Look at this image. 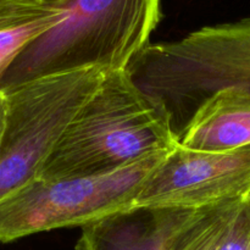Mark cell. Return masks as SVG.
<instances>
[{
    "label": "cell",
    "mask_w": 250,
    "mask_h": 250,
    "mask_svg": "<svg viewBox=\"0 0 250 250\" xmlns=\"http://www.w3.org/2000/svg\"><path fill=\"white\" fill-rule=\"evenodd\" d=\"M250 199V146L192 150L180 143L146 180L136 207L195 210Z\"/></svg>",
    "instance_id": "obj_6"
},
{
    "label": "cell",
    "mask_w": 250,
    "mask_h": 250,
    "mask_svg": "<svg viewBox=\"0 0 250 250\" xmlns=\"http://www.w3.org/2000/svg\"><path fill=\"white\" fill-rule=\"evenodd\" d=\"M167 154L100 176L29 181L0 199V243L58 229H83L132 209Z\"/></svg>",
    "instance_id": "obj_4"
},
{
    "label": "cell",
    "mask_w": 250,
    "mask_h": 250,
    "mask_svg": "<svg viewBox=\"0 0 250 250\" xmlns=\"http://www.w3.org/2000/svg\"><path fill=\"white\" fill-rule=\"evenodd\" d=\"M7 95L4 90L0 88V141L4 134L5 127H6V120H7Z\"/></svg>",
    "instance_id": "obj_11"
},
{
    "label": "cell",
    "mask_w": 250,
    "mask_h": 250,
    "mask_svg": "<svg viewBox=\"0 0 250 250\" xmlns=\"http://www.w3.org/2000/svg\"><path fill=\"white\" fill-rule=\"evenodd\" d=\"M193 211L134 207L83 227L76 250H170Z\"/></svg>",
    "instance_id": "obj_7"
},
{
    "label": "cell",
    "mask_w": 250,
    "mask_h": 250,
    "mask_svg": "<svg viewBox=\"0 0 250 250\" xmlns=\"http://www.w3.org/2000/svg\"><path fill=\"white\" fill-rule=\"evenodd\" d=\"M128 70L146 92L165 103L176 128L217 90L250 92V16L203 27L178 41L150 43Z\"/></svg>",
    "instance_id": "obj_3"
},
{
    "label": "cell",
    "mask_w": 250,
    "mask_h": 250,
    "mask_svg": "<svg viewBox=\"0 0 250 250\" xmlns=\"http://www.w3.org/2000/svg\"><path fill=\"white\" fill-rule=\"evenodd\" d=\"M178 144L165 103L128 68L107 71L56 144L38 177H92L120 170Z\"/></svg>",
    "instance_id": "obj_1"
},
{
    "label": "cell",
    "mask_w": 250,
    "mask_h": 250,
    "mask_svg": "<svg viewBox=\"0 0 250 250\" xmlns=\"http://www.w3.org/2000/svg\"><path fill=\"white\" fill-rule=\"evenodd\" d=\"M163 0H71L62 20L5 70L0 88L84 67L124 70L150 44Z\"/></svg>",
    "instance_id": "obj_2"
},
{
    "label": "cell",
    "mask_w": 250,
    "mask_h": 250,
    "mask_svg": "<svg viewBox=\"0 0 250 250\" xmlns=\"http://www.w3.org/2000/svg\"><path fill=\"white\" fill-rule=\"evenodd\" d=\"M22 1L34 5H41V6L53 7V9L66 10V6H67L71 0H22Z\"/></svg>",
    "instance_id": "obj_12"
},
{
    "label": "cell",
    "mask_w": 250,
    "mask_h": 250,
    "mask_svg": "<svg viewBox=\"0 0 250 250\" xmlns=\"http://www.w3.org/2000/svg\"><path fill=\"white\" fill-rule=\"evenodd\" d=\"M170 250H250V199L195 209Z\"/></svg>",
    "instance_id": "obj_9"
},
{
    "label": "cell",
    "mask_w": 250,
    "mask_h": 250,
    "mask_svg": "<svg viewBox=\"0 0 250 250\" xmlns=\"http://www.w3.org/2000/svg\"><path fill=\"white\" fill-rule=\"evenodd\" d=\"M178 143L202 151L250 146V92L224 88L203 100L181 129Z\"/></svg>",
    "instance_id": "obj_8"
},
{
    "label": "cell",
    "mask_w": 250,
    "mask_h": 250,
    "mask_svg": "<svg viewBox=\"0 0 250 250\" xmlns=\"http://www.w3.org/2000/svg\"><path fill=\"white\" fill-rule=\"evenodd\" d=\"M65 10L0 0V77L12 61L37 38L62 20Z\"/></svg>",
    "instance_id": "obj_10"
},
{
    "label": "cell",
    "mask_w": 250,
    "mask_h": 250,
    "mask_svg": "<svg viewBox=\"0 0 250 250\" xmlns=\"http://www.w3.org/2000/svg\"><path fill=\"white\" fill-rule=\"evenodd\" d=\"M106 72L100 67L78 68L4 90L9 109L0 141V199L38 177Z\"/></svg>",
    "instance_id": "obj_5"
}]
</instances>
